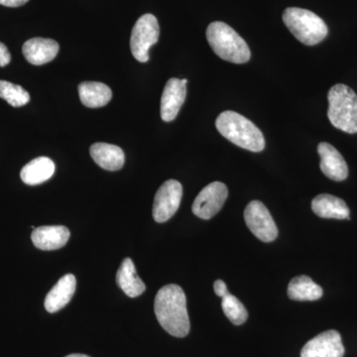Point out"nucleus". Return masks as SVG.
<instances>
[{
    "mask_svg": "<svg viewBox=\"0 0 357 357\" xmlns=\"http://www.w3.org/2000/svg\"><path fill=\"white\" fill-rule=\"evenodd\" d=\"M318 152L321 156V170L326 177L335 182H342L349 176V168L342 155L333 145L319 143Z\"/></svg>",
    "mask_w": 357,
    "mask_h": 357,
    "instance_id": "f8f14e48",
    "label": "nucleus"
},
{
    "mask_svg": "<svg viewBox=\"0 0 357 357\" xmlns=\"http://www.w3.org/2000/svg\"><path fill=\"white\" fill-rule=\"evenodd\" d=\"M89 152L93 161L105 170H121L126 161L123 150L109 143H95L91 145Z\"/></svg>",
    "mask_w": 357,
    "mask_h": 357,
    "instance_id": "dca6fc26",
    "label": "nucleus"
},
{
    "mask_svg": "<svg viewBox=\"0 0 357 357\" xmlns=\"http://www.w3.org/2000/svg\"><path fill=\"white\" fill-rule=\"evenodd\" d=\"M55 170V164L50 158L38 157L23 167L20 177L26 185H36L48 181Z\"/></svg>",
    "mask_w": 357,
    "mask_h": 357,
    "instance_id": "6ab92c4d",
    "label": "nucleus"
},
{
    "mask_svg": "<svg viewBox=\"0 0 357 357\" xmlns=\"http://www.w3.org/2000/svg\"><path fill=\"white\" fill-rule=\"evenodd\" d=\"M59 49L60 47L55 40L36 37L25 42L22 52L28 63L41 66L57 57Z\"/></svg>",
    "mask_w": 357,
    "mask_h": 357,
    "instance_id": "ddd939ff",
    "label": "nucleus"
},
{
    "mask_svg": "<svg viewBox=\"0 0 357 357\" xmlns=\"http://www.w3.org/2000/svg\"><path fill=\"white\" fill-rule=\"evenodd\" d=\"M284 24L301 43L314 46L328 36L325 21L312 11L298 7H289L283 13Z\"/></svg>",
    "mask_w": 357,
    "mask_h": 357,
    "instance_id": "39448f33",
    "label": "nucleus"
},
{
    "mask_svg": "<svg viewBox=\"0 0 357 357\" xmlns=\"http://www.w3.org/2000/svg\"><path fill=\"white\" fill-rule=\"evenodd\" d=\"M187 79H178L176 77L167 82L160 107L161 119L164 121H173L177 117L187 96Z\"/></svg>",
    "mask_w": 357,
    "mask_h": 357,
    "instance_id": "9b49d317",
    "label": "nucleus"
},
{
    "mask_svg": "<svg viewBox=\"0 0 357 357\" xmlns=\"http://www.w3.org/2000/svg\"><path fill=\"white\" fill-rule=\"evenodd\" d=\"M154 311L160 325L175 337H187L190 319L183 289L176 284L164 286L155 298Z\"/></svg>",
    "mask_w": 357,
    "mask_h": 357,
    "instance_id": "f257e3e1",
    "label": "nucleus"
},
{
    "mask_svg": "<svg viewBox=\"0 0 357 357\" xmlns=\"http://www.w3.org/2000/svg\"><path fill=\"white\" fill-rule=\"evenodd\" d=\"M79 95L81 102L89 109L105 107L112 98L109 86L98 82H84L79 84Z\"/></svg>",
    "mask_w": 357,
    "mask_h": 357,
    "instance_id": "aec40b11",
    "label": "nucleus"
},
{
    "mask_svg": "<svg viewBox=\"0 0 357 357\" xmlns=\"http://www.w3.org/2000/svg\"><path fill=\"white\" fill-rule=\"evenodd\" d=\"M213 290L217 294L218 297L223 298L229 295V292L227 291V284L222 280H217L213 284Z\"/></svg>",
    "mask_w": 357,
    "mask_h": 357,
    "instance_id": "393cba45",
    "label": "nucleus"
},
{
    "mask_svg": "<svg viewBox=\"0 0 357 357\" xmlns=\"http://www.w3.org/2000/svg\"><path fill=\"white\" fill-rule=\"evenodd\" d=\"M222 307L227 318L234 325H243L248 318V312L243 303L230 293L222 298Z\"/></svg>",
    "mask_w": 357,
    "mask_h": 357,
    "instance_id": "5701e85b",
    "label": "nucleus"
},
{
    "mask_svg": "<svg viewBox=\"0 0 357 357\" xmlns=\"http://www.w3.org/2000/svg\"><path fill=\"white\" fill-rule=\"evenodd\" d=\"M158 20L153 14H144L134 25L131 33L130 49L133 57L141 63L149 61V50L159 40Z\"/></svg>",
    "mask_w": 357,
    "mask_h": 357,
    "instance_id": "423d86ee",
    "label": "nucleus"
},
{
    "mask_svg": "<svg viewBox=\"0 0 357 357\" xmlns=\"http://www.w3.org/2000/svg\"><path fill=\"white\" fill-rule=\"evenodd\" d=\"M183 197V187L176 180H168L155 195L153 218L155 222H165L177 213Z\"/></svg>",
    "mask_w": 357,
    "mask_h": 357,
    "instance_id": "1a4fd4ad",
    "label": "nucleus"
},
{
    "mask_svg": "<svg viewBox=\"0 0 357 357\" xmlns=\"http://www.w3.org/2000/svg\"><path fill=\"white\" fill-rule=\"evenodd\" d=\"M206 39L213 51L222 60L234 64H244L250 60L248 45L227 23H211L206 29Z\"/></svg>",
    "mask_w": 357,
    "mask_h": 357,
    "instance_id": "7ed1b4c3",
    "label": "nucleus"
},
{
    "mask_svg": "<svg viewBox=\"0 0 357 357\" xmlns=\"http://www.w3.org/2000/svg\"><path fill=\"white\" fill-rule=\"evenodd\" d=\"M77 280L73 274L63 276L55 286L47 294L45 299V309L47 312H56L69 304L70 299L76 292Z\"/></svg>",
    "mask_w": 357,
    "mask_h": 357,
    "instance_id": "2eb2a0df",
    "label": "nucleus"
},
{
    "mask_svg": "<svg viewBox=\"0 0 357 357\" xmlns=\"http://www.w3.org/2000/svg\"><path fill=\"white\" fill-rule=\"evenodd\" d=\"M116 283L130 298L138 297L146 290V286L136 273L135 265L130 258H126L117 270Z\"/></svg>",
    "mask_w": 357,
    "mask_h": 357,
    "instance_id": "a211bd4d",
    "label": "nucleus"
},
{
    "mask_svg": "<svg viewBox=\"0 0 357 357\" xmlns=\"http://www.w3.org/2000/svg\"><path fill=\"white\" fill-rule=\"evenodd\" d=\"M218 132L230 142L251 152H261L265 148L264 136L252 121L232 110L218 115L215 121Z\"/></svg>",
    "mask_w": 357,
    "mask_h": 357,
    "instance_id": "f03ea898",
    "label": "nucleus"
},
{
    "mask_svg": "<svg viewBox=\"0 0 357 357\" xmlns=\"http://www.w3.org/2000/svg\"><path fill=\"white\" fill-rule=\"evenodd\" d=\"M229 197V190L222 182H213L204 187L192 204L194 215L202 220H211L222 210Z\"/></svg>",
    "mask_w": 357,
    "mask_h": 357,
    "instance_id": "6e6552de",
    "label": "nucleus"
},
{
    "mask_svg": "<svg viewBox=\"0 0 357 357\" xmlns=\"http://www.w3.org/2000/svg\"><path fill=\"white\" fill-rule=\"evenodd\" d=\"M328 116L335 128L357 133V95L349 86L338 84L328 91Z\"/></svg>",
    "mask_w": 357,
    "mask_h": 357,
    "instance_id": "20e7f679",
    "label": "nucleus"
},
{
    "mask_svg": "<svg viewBox=\"0 0 357 357\" xmlns=\"http://www.w3.org/2000/svg\"><path fill=\"white\" fill-rule=\"evenodd\" d=\"M288 296L294 301H317L323 296V289L310 277L297 276L289 284Z\"/></svg>",
    "mask_w": 357,
    "mask_h": 357,
    "instance_id": "412c9836",
    "label": "nucleus"
},
{
    "mask_svg": "<svg viewBox=\"0 0 357 357\" xmlns=\"http://www.w3.org/2000/svg\"><path fill=\"white\" fill-rule=\"evenodd\" d=\"M70 236V230L63 225H48L33 230L31 239L37 248L50 251L64 248Z\"/></svg>",
    "mask_w": 357,
    "mask_h": 357,
    "instance_id": "4468645a",
    "label": "nucleus"
},
{
    "mask_svg": "<svg viewBox=\"0 0 357 357\" xmlns=\"http://www.w3.org/2000/svg\"><path fill=\"white\" fill-rule=\"evenodd\" d=\"M344 347L337 331H326L309 340L301 351V357H344Z\"/></svg>",
    "mask_w": 357,
    "mask_h": 357,
    "instance_id": "9d476101",
    "label": "nucleus"
},
{
    "mask_svg": "<svg viewBox=\"0 0 357 357\" xmlns=\"http://www.w3.org/2000/svg\"><path fill=\"white\" fill-rule=\"evenodd\" d=\"M11 61V55L8 49L3 43L0 42V67H6Z\"/></svg>",
    "mask_w": 357,
    "mask_h": 357,
    "instance_id": "b1692460",
    "label": "nucleus"
},
{
    "mask_svg": "<svg viewBox=\"0 0 357 357\" xmlns=\"http://www.w3.org/2000/svg\"><path fill=\"white\" fill-rule=\"evenodd\" d=\"M29 0H0V4L6 7H20L24 6Z\"/></svg>",
    "mask_w": 357,
    "mask_h": 357,
    "instance_id": "a878e982",
    "label": "nucleus"
},
{
    "mask_svg": "<svg viewBox=\"0 0 357 357\" xmlns=\"http://www.w3.org/2000/svg\"><path fill=\"white\" fill-rule=\"evenodd\" d=\"M312 210L319 218L349 220V206L344 201L332 195H319L312 199Z\"/></svg>",
    "mask_w": 357,
    "mask_h": 357,
    "instance_id": "f3484780",
    "label": "nucleus"
},
{
    "mask_svg": "<svg viewBox=\"0 0 357 357\" xmlns=\"http://www.w3.org/2000/svg\"><path fill=\"white\" fill-rule=\"evenodd\" d=\"M66 357H91V356H86V354H70V356H68Z\"/></svg>",
    "mask_w": 357,
    "mask_h": 357,
    "instance_id": "bb28decb",
    "label": "nucleus"
},
{
    "mask_svg": "<svg viewBox=\"0 0 357 357\" xmlns=\"http://www.w3.org/2000/svg\"><path fill=\"white\" fill-rule=\"evenodd\" d=\"M0 98L14 107H23L30 102V95L27 91L18 84L6 81H0Z\"/></svg>",
    "mask_w": 357,
    "mask_h": 357,
    "instance_id": "4be33fe9",
    "label": "nucleus"
},
{
    "mask_svg": "<svg viewBox=\"0 0 357 357\" xmlns=\"http://www.w3.org/2000/svg\"><path fill=\"white\" fill-rule=\"evenodd\" d=\"M244 220L250 231L263 243H271L278 236V229L264 204L250 202L244 210Z\"/></svg>",
    "mask_w": 357,
    "mask_h": 357,
    "instance_id": "0eeeda50",
    "label": "nucleus"
}]
</instances>
